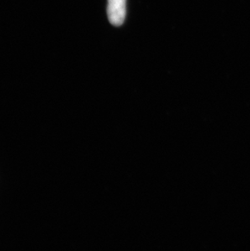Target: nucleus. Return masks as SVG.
Segmentation results:
<instances>
[{
    "instance_id": "obj_1",
    "label": "nucleus",
    "mask_w": 250,
    "mask_h": 251,
    "mask_svg": "<svg viewBox=\"0 0 250 251\" xmlns=\"http://www.w3.org/2000/svg\"><path fill=\"white\" fill-rule=\"evenodd\" d=\"M107 15L112 25H122L126 16V0H108Z\"/></svg>"
}]
</instances>
